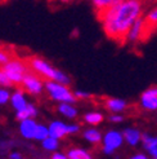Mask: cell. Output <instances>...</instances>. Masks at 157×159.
Returning <instances> with one entry per match:
<instances>
[{
	"label": "cell",
	"mask_w": 157,
	"mask_h": 159,
	"mask_svg": "<svg viewBox=\"0 0 157 159\" xmlns=\"http://www.w3.org/2000/svg\"><path fill=\"white\" fill-rule=\"evenodd\" d=\"M143 0H121L98 14L104 34L115 42L124 43L130 27L143 14Z\"/></svg>",
	"instance_id": "obj_1"
},
{
	"label": "cell",
	"mask_w": 157,
	"mask_h": 159,
	"mask_svg": "<svg viewBox=\"0 0 157 159\" xmlns=\"http://www.w3.org/2000/svg\"><path fill=\"white\" fill-rule=\"evenodd\" d=\"M28 65L37 75L44 76V78L48 79V80H56V82L62 83L65 85L71 84V79H70V76L67 74H65L63 71H61V70L56 69L54 66H52L48 61H45L41 57L30 58Z\"/></svg>",
	"instance_id": "obj_2"
},
{
	"label": "cell",
	"mask_w": 157,
	"mask_h": 159,
	"mask_svg": "<svg viewBox=\"0 0 157 159\" xmlns=\"http://www.w3.org/2000/svg\"><path fill=\"white\" fill-rule=\"evenodd\" d=\"M46 92L49 93V96L58 102H68V104H75L76 102V96L68 89V85H65L62 83H58L56 80H46L44 83Z\"/></svg>",
	"instance_id": "obj_3"
},
{
	"label": "cell",
	"mask_w": 157,
	"mask_h": 159,
	"mask_svg": "<svg viewBox=\"0 0 157 159\" xmlns=\"http://www.w3.org/2000/svg\"><path fill=\"white\" fill-rule=\"evenodd\" d=\"M4 71L6 73L12 84H21L23 82V78L28 73L27 65L19 58H12L9 62H6L3 66Z\"/></svg>",
	"instance_id": "obj_4"
},
{
	"label": "cell",
	"mask_w": 157,
	"mask_h": 159,
	"mask_svg": "<svg viewBox=\"0 0 157 159\" xmlns=\"http://www.w3.org/2000/svg\"><path fill=\"white\" fill-rule=\"evenodd\" d=\"M124 140V133L117 129H109L103 134V140H102V145H103V153L106 155H112L117 149H120Z\"/></svg>",
	"instance_id": "obj_5"
},
{
	"label": "cell",
	"mask_w": 157,
	"mask_h": 159,
	"mask_svg": "<svg viewBox=\"0 0 157 159\" xmlns=\"http://www.w3.org/2000/svg\"><path fill=\"white\" fill-rule=\"evenodd\" d=\"M80 131V125L78 124H66L63 122L54 120L49 124V133L50 136L56 139H63L67 134H74Z\"/></svg>",
	"instance_id": "obj_6"
},
{
	"label": "cell",
	"mask_w": 157,
	"mask_h": 159,
	"mask_svg": "<svg viewBox=\"0 0 157 159\" xmlns=\"http://www.w3.org/2000/svg\"><path fill=\"white\" fill-rule=\"evenodd\" d=\"M148 35H150V33H148V30H147L144 18L140 17L139 20L135 21L134 25L130 27L129 33H128V35H126V40H125V42L135 44V43L142 42L143 39H146Z\"/></svg>",
	"instance_id": "obj_7"
},
{
	"label": "cell",
	"mask_w": 157,
	"mask_h": 159,
	"mask_svg": "<svg viewBox=\"0 0 157 159\" xmlns=\"http://www.w3.org/2000/svg\"><path fill=\"white\" fill-rule=\"evenodd\" d=\"M139 104L146 111H157V85L150 87L140 94Z\"/></svg>",
	"instance_id": "obj_8"
},
{
	"label": "cell",
	"mask_w": 157,
	"mask_h": 159,
	"mask_svg": "<svg viewBox=\"0 0 157 159\" xmlns=\"http://www.w3.org/2000/svg\"><path fill=\"white\" fill-rule=\"evenodd\" d=\"M22 84H23V88L30 94H40L45 88L44 82L36 74H32V73H27L25 75Z\"/></svg>",
	"instance_id": "obj_9"
},
{
	"label": "cell",
	"mask_w": 157,
	"mask_h": 159,
	"mask_svg": "<svg viewBox=\"0 0 157 159\" xmlns=\"http://www.w3.org/2000/svg\"><path fill=\"white\" fill-rule=\"evenodd\" d=\"M122 133H124V140L129 146L135 148L139 144H142L143 133L137 127H128V128H125L122 131Z\"/></svg>",
	"instance_id": "obj_10"
},
{
	"label": "cell",
	"mask_w": 157,
	"mask_h": 159,
	"mask_svg": "<svg viewBox=\"0 0 157 159\" xmlns=\"http://www.w3.org/2000/svg\"><path fill=\"white\" fill-rule=\"evenodd\" d=\"M37 123L32 118L25 119V120H21L19 124V133L22 134V137H25L27 140H31L35 137V131H36Z\"/></svg>",
	"instance_id": "obj_11"
},
{
	"label": "cell",
	"mask_w": 157,
	"mask_h": 159,
	"mask_svg": "<svg viewBox=\"0 0 157 159\" xmlns=\"http://www.w3.org/2000/svg\"><path fill=\"white\" fill-rule=\"evenodd\" d=\"M104 106L108 111H111V113H122L124 110H126L128 102L122 98L109 97L104 101Z\"/></svg>",
	"instance_id": "obj_12"
},
{
	"label": "cell",
	"mask_w": 157,
	"mask_h": 159,
	"mask_svg": "<svg viewBox=\"0 0 157 159\" xmlns=\"http://www.w3.org/2000/svg\"><path fill=\"white\" fill-rule=\"evenodd\" d=\"M84 139L90 142L91 145H98L102 142V140H103V134H102L100 131H98L97 128H88L85 129L84 133H83Z\"/></svg>",
	"instance_id": "obj_13"
},
{
	"label": "cell",
	"mask_w": 157,
	"mask_h": 159,
	"mask_svg": "<svg viewBox=\"0 0 157 159\" xmlns=\"http://www.w3.org/2000/svg\"><path fill=\"white\" fill-rule=\"evenodd\" d=\"M11 102H12V106L14 107L15 111H18V110L27 106V101L25 98V93H23V91H21V89H17L14 93H12Z\"/></svg>",
	"instance_id": "obj_14"
},
{
	"label": "cell",
	"mask_w": 157,
	"mask_h": 159,
	"mask_svg": "<svg viewBox=\"0 0 157 159\" xmlns=\"http://www.w3.org/2000/svg\"><path fill=\"white\" fill-rule=\"evenodd\" d=\"M143 18H144L148 33H151L153 30H157V5L151 8Z\"/></svg>",
	"instance_id": "obj_15"
},
{
	"label": "cell",
	"mask_w": 157,
	"mask_h": 159,
	"mask_svg": "<svg viewBox=\"0 0 157 159\" xmlns=\"http://www.w3.org/2000/svg\"><path fill=\"white\" fill-rule=\"evenodd\" d=\"M36 115H37V109L32 104H27L26 107H23L15 113V118H17L19 122L25 120V119H28V118H35Z\"/></svg>",
	"instance_id": "obj_16"
},
{
	"label": "cell",
	"mask_w": 157,
	"mask_h": 159,
	"mask_svg": "<svg viewBox=\"0 0 157 159\" xmlns=\"http://www.w3.org/2000/svg\"><path fill=\"white\" fill-rule=\"evenodd\" d=\"M103 119H104V115L100 111H90V113H86L84 115V122L91 127L100 124L103 122Z\"/></svg>",
	"instance_id": "obj_17"
},
{
	"label": "cell",
	"mask_w": 157,
	"mask_h": 159,
	"mask_svg": "<svg viewBox=\"0 0 157 159\" xmlns=\"http://www.w3.org/2000/svg\"><path fill=\"white\" fill-rule=\"evenodd\" d=\"M58 111L63 116H66L68 119H75L77 116L76 107H74V105L72 104H68V102H59Z\"/></svg>",
	"instance_id": "obj_18"
},
{
	"label": "cell",
	"mask_w": 157,
	"mask_h": 159,
	"mask_svg": "<svg viewBox=\"0 0 157 159\" xmlns=\"http://www.w3.org/2000/svg\"><path fill=\"white\" fill-rule=\"evenodd\" d=\"M90 2L94 7V9H95L97 14H99L102 12H104L106 9H108L109 7H112L116 3L121 2V0H90Z\"/></svg>",
	"instance_id": "obj_19"
},
{
	"label": "cell",
	"mask_w": 157,
	"mask_h": 159,
	"mask_svg": "<svg viewBox=\"0 0 157 159\" xmlns=\"http://www.w3.org/2000/svg\"><path fill=\"white\" fill-rule=\"evenodd\" d=\"M68 159H93L91 154L85 149L81 148H74L71 150H68L67 153Z\"/></svg>",
	"instance_id": "obj_20"
},
{
	"label": "cell",
	"mask_w": 157,
	"mask_h": 159,
	"mask_svg": "<svg viewBox=\"0 0 157 159\" xmlns=\"http://www.w3.org/2000/svg\"><path fill=\"white\" fill-rule=\"evenodd\" d=\"M142 146L144 150H147L148 153L157 148V136L150 133H143V139H142Z\"/></svg>",
	"instance_id": "obj_21"
},
{
	"label": "cell",
	"mask_w": 157,
	"mask_h": 159,
	"mask_svg": "<svg viewBox=\"0 0 157 159\" xmlns=\"http://www.w3.org/2000/svg\"><path fill=\"white\" fill-rule=\"evenodd\" d=\"M41 145L45 150H48V152H56V150L58 149V146H59V141L56 137L49 136V137H46L45 140L41 141Z\"/></svg>",
	"instance_id": "obj_22"
},
{
	"label": "cell",
	"mask_w": 157,
	"mask_h": 159,
	"mask_svg": "<svg viewBox=\"0 0 157 159\" xmlns=\"http://www.w3.org/2000/svg\"><path fill=\"white\" fill-rule=\"evenodd\" d=\"M50 133H49V127H46L44 124H37L36 127V131H35V137L34 140H37V141H43L45 140L46 137H49Z\"/></svg>",
	"instance_id": "obj_23"
},
{
	"label": "cell",
	"mask_w": 157,
	"mask_h": 159,
	"mask_svg": "<svg viewBox=\"0 0 157 159\" xmlns=\"http://www.w3.org/2000/svg\"><path fill=\"white\" fill-rule=\"evenodd\" d=\"M11 85H12V82L9 80L4 69L0 67V87H11Z\"/></svg>",
	"instance_id": "obj_24"
},
{
	"label": "cell",
	"mask_w": 157,
	"mask_h": 159,
	"mask_svg": "<svg viewBox=\"0 0 157 159\" xmlns=\"http://www.w3.org/2000/svg\"><path fill=\"white\" fill-rule=\"evenodd\" d=\"M12 94L6 88H0V105H5L11 100Z\"/></svg>",
	"instance_id": "obj_25"
},
{
	"label": "cell",
	"mask_w": 157,
	"mask_h": 159,
	"mask_svg": "<svg viewBox=\"0 0 157 159\" xmlns=\"http://www.w3.org/2000/svg\"><path fill=\"white\" fill-rule=\"evenodd\" d=\"M12 60L9 52H6L5 49L0 48V66H4L6 62H9Z\"/></svg>",
	"instance_id": "obj_26"
},
{
	"label": "cell",
	"mask_w": 157,
	"mask_h": 159,
	"mask_svg": "<svg viewBox=\"0 0 157 159\" xmlns=\"http://www.w3.org/2000/svg\"><path fill=\"white\" fill-rule=\"evenodd\" d=\"M108 120L111 123H121L124 120V116L121 115V113H112L108 116Z\"/></svg>",
	"instance_id": "obj_27"
},
{
	"label": "cell",
	"mask_w": 157,
	"mask_h": 159,
	"mask_svg": "<svg viewBox=\"0 0 157 159\" xmlns=\"http://www.w3.org/2000/svg\"><path fill=\"white\" fill-rule=\"evenodd\" d=\"M75 96L76 98H90L91 94L85 91H75Z\"/></svg>",
	"instance_id": "obj_28"
},
{
	"label": "cell",
	"mask_w": 157,
	"mask_h": 159,
	"mask_svg": "<svg viewBox=\"0 0 157 159\" xmlns=\"http://www.w3.org/2000/svg\"><path fill=\"white\" fill-rule=\"evenodd\" d=\"M129 159H150V157H148L147 154H144V153H137L134 155H131Z\"/></svg>",
	"instance_id": "obj_29"
},
{
	"label": "cell",
	"mask_w": 157,
	"mask_h": 159,
	"mask_svg": "<svg viewBox=\"0 0 157 159\" xmlns=\"http://www.w3.org/2000/svg\"><path fill=\"white\" fill-rule=\"evenodd\" d=\"M52 159H68V157L65 155V154H62V153H54L52 155Z\"/></svg>",
	"instance_id": "obj_30"
},
{
	"label": "cell",
	"mask_w": 157,
	"mask_h": 159,
	"mask_svg": "<svg viewBox=\"0 0 157 159\" xmlns=\"http://www.w3.org/2000/svg\"><path fill=\"white\" fill-rule=\"evenodd\" d=\"M9 158H11V159H22V155H21L19 153H11Z\"/></svg>",
	"instance_id": "obj_31"
},
{
	"label": "cell",
	"mask_w": 157,
	"mask_h": 159,
	"mask_svg": "<svg viewBox=\"0 0 157 159\" xmlns=\"http://www.w3.org/2000/svg\"><path fill=\"white\" fill-rule=\"evenodd\" d=\"M150 157L152 159H157V148H155L153 150H151V152H150Z\"/></svg>",
	"instance_id": "obj_32"
},
{
	"label": "cell",
	"mask_w": 157,
	"mask_h": 159,
	"mask_svg": "<svg viewBox=\"0 0 157 159\" xmlns=\"http://www.w3.org/2000/svg\"><path fill=\"white\" fill-rule=\"evenodd\" d=\"M54 2H58L59 4H68V3H72L74 0H54Z\"/></svg>",
	"instance_id": "obj_33"
},
{
	"label": "cell",
	"mask_w": 157,
	"mask_h": 159,
	"mask_svg": "<svg viewBox=\"0 0 157 159\" xmlns=\"http://www.w3.org/2000/svg\"><path fill=\"white\" fill-rule=\"evenodd\" d=\"M50 2H54V0H50Z\"/></svg>",
	"instance_id": "obj_34"
}]
</instances>
